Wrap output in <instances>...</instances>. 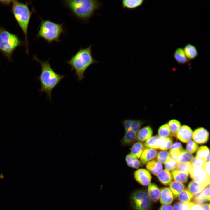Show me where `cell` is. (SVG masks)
I'll return each mask as SVG.
<instances>
[{"mask_svg": "<svg viewBox=\"0 0 210 210\" xmlns=\"http://www.w3.org/2000/svg\"><path fill=\"white\" fill-rule=\"evenodd\" d=\"M204 188L198 183L192 181L189 183L187 190L194 196L201 192Z\"/></svg>", "mask_w": 210, "mask_h": 210, "instance_id": "d4e9b609", "label": "cell"}, {"mask_svg": "<svg viewBox=\"0 0 210 210\" xmlns=\"http://www.w3.org/2000/svg\"><path fill=\"white\" fill-rule=\"evenodd\" d=\"M159 137L158 136L151 137L145 141V146L153 149H158Z\"/></svg>", "mask_w": 210, "mask_h": 210, "instance_id": "4dcf8cb0", "label": "cell"}, {"mask_svg": "<svg viewBox=\"0 0 210 210\" xmlns=\"http://www.w3.org/2000/svg\"><path fill=\"white\" fill-rule=\"evenodd\" d=\"M209 154L208 148L206 146H202L198 148L196 155L197 157L204 160Z\"/></svg>", "mask_w": 210, "mask_h": 210, "instance_id": "836d02e7", "label": "cell"}, {"mask_svg": "<svg viewBox=\"0 0 210 210\" xmlns=\"http://www.w3.org/2000/svg\"><path fill=\"white\" fill-rule=\"evenodd\" d=\"M33 58L40 64L41 66V74L36 79L39 81L41 84L39 92L41 93L45 92L48 98L51 101L52 90L64 78L65 76L56 72L51 66L49 60L43 61L35 55L33 56Z\"/></svg>", "mask_w": 210, "mask_h": 210, "instance_id": "6da1fadb", "label": "cell"}, {"mask_svg": "<svg viewBox=\"0 0 210 210\" xmlns=\"http://www.w3.org/2000/svg\"><path fill=\"white\" fill-rule=\"evenodd\" d=\"M193 195L187 190H184L178 195L177 198L181 202L187 203L192 199Z\"/></svg>", "mask_w": 210, "mask_h": 210, "instance_id": "f1b7e54d", "label": "cell"}, {"mask_svg": "<svg viewBox=\"0 0 210 210\" xmlns=\"http://www.w3.org/2000/svg\"><path fill=\"white\" fill-rule=\"evenodd\" d=\"M190 210H203L201 205L194 204L190 207Z\"/></svg>", "mask_w": 210, "mask_h": 210, "instance_id": "bcb514c9", "label": "cell"}, {"mask_svg": "<svg viewBox=\"0 0 210 210\" xmlns=\"http://www.w3.org/2000/svg\"><path fill=\"white\" fill-rule=\"evenodd\" d=\"M157 160L160 163L165 164L171 158L169 152L165 150L159 152L157 155Z\"/></svg>", "mask_w": 210, "mask_h": 210, "instance_id": "d6a6232c", "label": "cell"}, {"mask_svg": "<svg viewBox=\"0 0 210 210\" xmlns=\"http://www.w3.org/2000/svg\"><path fill=\"white\" fill-rule=\"evenodd\" d=\"M132 120L127 119L123 122V124L125 131L129 130L131 127Z\"/></svg>", "mask_w": 210, "mask_h": 210, "instance_id": "7bdbcfd3", "label": "cell"}, {"mask_svg": "<svg viewBox=\"0 0 210 210\" xmlns=\"http://www.w3.org/2000/svg\"><path fill=\"white\" fill-rule=\"evenodd\" d=\"M5 5H11V11L25 37L26 53H29L28 29L32 13L35 10H31L29 5L30 2L23 3L17 0L1 1Z\"/></svg>", "mask_w": 210, "mask_h": 210, "instance_id": "7a4b0ae2", "label": "cell"}, {"mask_svg": "<svg viewBox=\"0 0 210 210\" xmlns=\"http://www.w3.org/2000/svg\"><path fill=\"white\" fill-rule=\"evenodd\" d=\"M187 143L186 149L188 152L192 154L194 153L198 150V146L195 141L190 140Z\"/></svg>", "mask_w": 210, "mask_h": 210, "instance_id": "f35d334b", "label": "cell"}, {"mask_svg": "<svg viewBox=\"0 0 210 210\" xmlns=\"http://www.w3.org/2000/svg\"><path fill=\"white\" fill-rule=\"evenodd\" d=\"M169 185L170 189L174 197L176 198L185 188V186L183 183L175 181L171 182Z\"/></svg>", "mask_w": 210, "mask_h": 210, "instance_id": "cb8c5ba5", "label": "cell"}, {"mask_svg": "<svg viewBox=\"0 0 210 210\" xmlns=\"http://www.w3.org/2000/svg\"><path fill=\"white\" fill-rule=\"evenodd\" d=\"M160 201L161 204H169L173 201L174 197L170 190L168 187H165L160 189Z\"/></svg>", "mask_w": 210, "mask_h": 210, "instance_id": "7c38bea8", "label": "cell"}, {"mask_svg": "<svg viewBox=\"0 0 210 210\" xmlns=\"http://www.w3.org/2000/svg\"><path fill=\"white\" fill-rule=\"evenodd\" d=\"M65 32L63 23H56L49 20L41 19L36 37L42 38L48 43H51L54 41H61L60 36Z\"/></svg>", "mask_w": 210, "mask_h": 210, "instance_id": "5b68a950", "label": "cell"}, {"mask_svg": "<svg viewBox=\"0 0 210 210\" xmlns=\"http://www.w3.org/2000/svg\"><path fill=\"white\" fill-rule=\"evenodd\" d=\"M174 59L178 64H183L188 63L189 60L186 57L183 48H178L173 55Z\"/></svg>", "mask_w": 210, "mask_h": 210, "instance_id": "ac0fdd59", "label": "cell"}, {"mask_svg": "<svg viewBox=\"0 0 210 210\" xmlns=\"http://www.w3.org/2000/svg\"><path fill=\"white\" fill-rule=\"evenodd\" d=\"M194 203L192 202L187 203L177 202L173 206V210H190L191 206Z\"/></svg>", "mask_w": 210, "mask_h": 210, "instance_id": "e575fe53", "label": "cell"}, {"mask_svg": "<svg viewBox=\"0 0 210 210\" xmlns=\"http://www.w3.org/2000/svg\"><path fill=\"white\" fill-rule=\"evenodd\" d=\"M203 210H210V204L206 203L201 205Z\"/></svg>", "mask_w": 210, "mask_h": 210, "instance_id": "c3c4849f", "label": "cell"}, {"mask_svg": "<svg viewBox=\"0 0 210 210\" xmlns=\"http://www.w3.org/2000/svg\"><path fill=\"white\" fill-rule=\"evenodd\" d=\"M144 123V121L141 120H132L131 127L130 129L137 133Z\"/></svg>", "mask_w": 210, "mask_h": 210, "instance_id": "74e56055", "label": "cell"}, {"mask_svg": "<svg viewBox=\"0 0 210 210\" xmlns=\"http://www.w3.org/2000/svg\"><path fill=\"white\" fill-rule=\"evenodd\" d=\"M125 160L127 165L131 168L137 169L140 166L141 164L140 161L130 154L126 155Z\"/></svg>", "mask_w": 210, "mask_h": 210, "instance_id": "83f0119b", "label": "cell"}, {"mask_svg": "<svg viewBox=\"0 0 210 210\" xmlns=\"http://www.w3.org/2000/svg\"><path fill=\"white\" fill-rule=\"evenodd\" d=\"M146 169L153 174L157 175L163 169L161 163L158 161L152 160L148 162L146 165Z\"/></svg>", "mask_w": 210, "mask_h": 210, "instance_id": "9a60e30c", "label": "cell"}, {"mask_svg": "<svg viewBox=\"0 0 210 210\" xmlns=\"http://www.w3.org/2000/svg\"><path fill=\"white\" fill-rule=\"evenodd\" d=\"M159 210H173L172 206L169 204H164L162 205Z\"/></svg>", "mask_w": 210, "mask_h": 210, "instance_id": "7dc6e473", "label": "cell"}, {"mask_svg": "<svg viewBox=\"0 0 210 210\" xmlns=\"http://www.w3.org/2000/svg\"><path fill=\"white\" fill-rule=\"evenodd\" d=\"M191 164L192 167L203 168L205 162L203 160L195 156L193 158Z\"/></svg>", "mask_w": 210, "mask_h": 210, "instance_id": "ab89813d", "label": "cell"}, {"mask_svg": "<svg viewBox=\"0 0 210 210\" xmlns=\"http://www.w3.org/2000/svg\"><path fill=\"white\" fill-rule=\"evenodd\" d=\"M190 176L193 181L205 188L209 184L210 177L202 168L192 167L190 173Z\"/></svg>", "mask_w": 210, "mask_h": 210, "instance_id": "ba28073f", "label": "cell"}, {"mask_svg": "<svg viewBox=\"0 0 210 210\" xmlns=\"http://www.w3.org/2000/svg\"><path fill=\"white\" fill-rule=\"evenodd\" d=\"M209 132L202 127L195 130L193 133L192 138L194 141L199 144H204L208 140Z\"/></svg>", "mask_w": 210, "mask_h": 210, "instance_id": "8fae6325", "label": "cell"}, {"mask_svg": "<svg viewBox=\"0 0 210 210\" xmlns=\"http://www.w3.org/2000/svg\"><path fill=\"white\" fill-rule=\"evenodd\" d=\"M144 0H123L122 1L123 8L134 10L141 6Z\"/></svg>", "mask_w": 210, "mask_h": 210, "instance_id": "44dd1931", "label": "cell"}, {"mask_svg": "<svg viewBox=\"0 0 210 210\" xmlns=\"http://www.w3.org/2000/svg\"><path fill=\"white\" fill-rule=\"evenodd\" d=\"M158 133L159 136L160 137H168L171 135L169 127L167 124H165L160 126Z\"/></svg>", "mask_w": 210, "mask_h": 210, "instance_id": "1f68e13d", "label": "cell"}, {"mask_svg": "<svg viewBox=\"0 0 210 210\" xmlns=\"http://www.w3.org/2000/svg\"><path fill=\"white\" fill-rule=\"evenodd\" d=\"M153 130L150 126H146L140 130L137 133L136 140L142 142L146 141L151 137Z\"/></svg>", "mask_w": 210, "mask_h": 210, "instance_id": "5bb4252c", "label": "cell"}, {"mask_svg": "<svg viewBox=\"0 0 210 210\" xmlns=\"http://www.w3.org/2000/svg\"><path fill=\"white\" fill-rule=\"evenodd\" d=\"M137 133L129 129L125 131L121 141L122 145H126L130 144L136 140Z\"/></svg>", "mask_w": 210, "mask_h": 210, "instance_id": "603a6c76", "label": "cell"}, {"mask_svg": "<svg viewBox=\"0 0 210 210\" xmlns=\"http://www.w3.org/2000/svg\"><path fill=\"white\" fill-rule=\"evenodd\" d=\"M208 175L210 176V162L205 163L203 168Z\"/></svg>", "mask_w": 210, "mask_h": 210, "instance_id": "f6af8a7d", "label": "cell"}, {"mask_svg": "<svg viewBox=\"0 0 210 210\" xmlns=\"http://www.w3.org/2000/svg\"><path fill=\"white\" fill-rule=\"evenodd\" d=\"M192 167L190 162L178 163L176 169L189 174Z\"/></svg>", "mask_w": 210, "mask_h": 210, "instance_id": "d590c367", "label": "cell"}, {"mask_svg": "<svg viewBox=\"0 0 210 210\" xmlns=\"http://www.w3.org/2000/svg\"><path fill=\"white\" fill-rule=\"evenodd\" d=\"M193 202L195 204L202 205L207 200L204 195L202 192L196 195L193 199Z\"/></svg>", "mask_w": 210, "mask_h": 210, "instance_id": "8d00e7d4", "label": "cell"}, {"mask_svg": "<svg viewBox=\"0 0 210 210\" xmlns=\"http://www.w3.org/2000/svg\"><path fill=\"white\" fill-rule=\"evenodd\" d=\"M148 194L151 200L156 202L160 197V191L157 185L155 183L150 184L148 188Z\"/></svg>", "mask_w": 210, "mask_h": 210, "instance_id": "2e32d148", "label": "cell"}, {"mask_svg": "<svg viewBox=\"0 0 210 210\" xmlns=\"http://www.w3.org/2000/svg\"><path fill=\"white\" fill-rule=\"evenodd\" d=\"M172 144V140L169 137H160L158 138V148L163 150L169 149Z\"/></svg>", "mask_w": 210, "mask_h": 210, "instance_id": "4316f807", "label": "cell"}, {"mask_svg": "<svg viewBox=\"0 0 210 210\" xmlns=\"http://www.w3.org/2000/svg\"><path fill=\"white\" fill-rule=\"evenodd\" d=\"M193 132L189 126L183 125L181 126L176 136L183 143H187L192 138Z\"/></svg>", "mask_w": 210, "mask_h": 210, "instance_id": "30bf717a", "label": "cell"}, {"mask_svg": "<svg viewBox=\"0 0 210 210\" xmlns=\"http://www.w3.org/2000/svg\"><path fill=\"white\" fill-rule=\"evenodd\" d=\"M157 176L160 182L165 186L169 185L172 179L171 173L166 169L162 170Z\"/></svg>", "mask_w": 210, "mask_h": 210, "instance_id": "ffe728a7", "label": "cell"}, {"mask_svg": "<svg viewBox=\"0 0 210 210\" xmlns=\"http://www.w3.org/2000/svg\"><path fill=\"white\" fill-rule=\"evenodd\" d=\"M183 49L186 57L189 60L195 59L198 55L196 47L192 44H186Z\"/></svg>", "mask_w": 210, "mask_h": 210, "instance_id": "e0dca14e", "label": "cell"}, {"mask_svg": "<svg viewBox=\"0 0 210 210\" xmlns=\"http://www.w3.org/2000/svg\"><path fill=\"white\" fill-rule=\"evenodd\" d=\"M171 135L176 137V134L181 127V123L178 120L175 119L170 120L168 123Z\"/></svg>", "mask_w": 210, "mask_h": 210, "instance_id": "f546056e", "label": "cell"}, {"mask_svg": "<svg viewBox=\"0 0 210 210\" xmlns=\"http://www.w3.org/2000/svg\"><path fill=\"white\" fill-rule=\"evenodd\" d=\"M193 158L191 154L186 150H183L179 154L176 161L178 163H191Z\"/></svg>", "mask_w": 210, "mask_h": 210, "instance_id": "484cf974", "label": "cell"}, {"mask_svg": "<svg viewBox=\"0 0 210 210\" xmlns=\"http://www.w3.org/2000/svg\"><path fill=\"white\" fill-rule=\"evenodd\" d=\"M177 164L176 160L171 158L164 164V167L165 169L169 171H172L176 169Z\"/></svg>", "mask_w": 210, "mask_h": 210, "instance_id": "60d3db41", "label": "cell"}, {"mask_svg": "<svg viewBox=\"0 0 210 210\" xmlns=\"http://www.w3.org/2000/svg\"><path fill=\"white\" fill-rule=\"evenodd\" d=\"M202 191V193L207 201H210V186L209 184Z\"/></svg>", "mask_w": 210, "mask_h": 210, "instance_id": "b9f144b4", "label": "cell"}, {"mask_svg": "<svg viewBox=\"0 0 210 210\" xmlns=\"http://www.w3.org/2000/svg\"><path fill=\"white\" fill-rule=\"evenodd\" d=\"M171 174L175 181L183 183L188 182V174L185 172L175 169L172 171Z\"/></svg>", "mask_w": 210, "mask_h": 210, "instance_id": "7402d4cb", "label": "cell"}, {"mask_svg": "<svg viewBox=\"0 0 210 210\" xmlns=\"http://www.w3.org/2000/svg\"><path fill=\"white\" fill-rule=\"evenodd\" d=\"M131 203L135 210H150L152 205L151 200L147 193L143 190H137L132 193Z\"/></svg>", "mask_w": 210, "mask_h": 210, "instance_id": "52a82bcc", "label": "cell"}, {"mask_svg": "<svg viewBox=\"0 0 210 210\" xmlns=\"http://www.w3.org/2000/svg\"><path fill=\"white\" fill-rule=\"evenodd\" d=\"M63 3L75 17L84 22L88 21L102 5L96 0H64Z\"/></svg>", "mask_w": 210, "mask_h": 210, "instance_id": "277c9868", "label": "cell"}, {"mask_svg": "<svg viewBox=\"0 0 210 210\" xmlns=\"http://www.w3.org/2000/svg\"><path fill=\"white\" fill-rule=\"evenodd\" d=\"M136 180L141 185L146 186L150 184L152 176L150 173L144 169H140L135 171L134 174Z\"/></svg>", "mask_w": 210, "mask_h": 210, "instance_id": "9c48e42d", "label": "cell"}, {"mask_svg": "<svg viewBox=\"0 0 210 210\" xmlns=\"http://www.w3.org/2000/svg\"><path fill=\"white\" fill-rule=\"evenodd\" d=\"M23 44L18 35L0 26V51L11 62L12 55L15 50Z\"/></svg>", "mask_w": 210, "mask_h": 210, "instance_id": "8992f818", "label": "cell"}, {"mask_svg": "<svg viewBox=\"0 0 210 210\" xmlns=\"http://www.w3.org/2000/svg\"><path fill=\"white\" fill-rule=\"evenodd\" d=\"M145 148L144 144L142 142L139 141L136 142L131 148L130 154L137 159L140 158Z\"/></svg>", "mask_w": 210, "mask_h": 210, "instance_id": "d6986e66", "label": "cell"}, {"mask_svg": "<svg viewBox=\"0 0 210 210\" xmlns=\"http://www.w3.org/2000/svg\"><path fill=\"white\" fill-rule=\"evenodd\" d=\"M92 45L85 48H80L68 60L66 61L71 67V70H74V75L78 80L80 81L84 78V73L92 64L98 63L92 55Z\"/></svg>", "mask_w": 210, "mask_h": 210, "instance_id": "3957f363", "label": "cell"}, {"mask_svg": "<svg viewBox=\"0 0 210 210\" xmlns=\"http://www.w3.org/2000/svg\"><path fill=\"white\" fill-rule=\"evenodd\" d=\"M158 154L155 150L148 148H145L140 157V162L143 164L155 158Z\"/></svg>", "mask_w": 210, "mask_h": 210, "instance_id": "4fadbf2b", "label": "cell"}, {"mask_svg": "<svg viewBox=\"0 0 210 210\" xmlns=\"http://www.w3.org/2000/svg\"><path fill=\"white\" fill-rule=\"evenodd\" d=\"M176 149H183L181 144L179 142H176L172 145L170 147V150Z\"/></svg>", "mask_w": 210, "mask_h": 210, "instance_id": "ee69618b", "label": "cell"}]
</instances>
